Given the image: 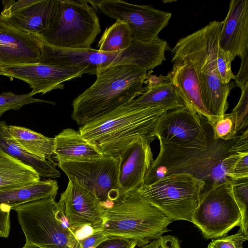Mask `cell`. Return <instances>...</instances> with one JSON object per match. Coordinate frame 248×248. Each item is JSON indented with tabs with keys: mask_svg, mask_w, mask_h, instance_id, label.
<instances>
[{
	"mask_svg": "<svg viewBox=\"0 0 248 248\" xmlns=\"http://www.w3.org/2000/svg\"><path fill=\"white\" fill-rule=\"evenodd\" d=\"M159 141V152L145 175L144 185L171 174L186 173L204 183L203 191L231 180L226 175L229 156L237 152L248 151V130L229 140H215L212 136L205 149Z\"/></svg>",
	"mask_w": 248,
	"mask_h": 248,
	"instance_id": "1",
	"label": "cell"
},
{
	"mask_svg": "<svg viewBox=\"0 0 248 248\" xmlns=\"http://www.w3.org/2000/svg\"><path fill=\"white\" fill-rule=\"evenodd\" d=\"M147 73L132 64L101 71L95 82L73 100L72 119L81 126L124 106L145 91Z\"/></svg>",
	"mask_w": 248,
	"mask_h": 248,
	"instance_id": "2",
	"label": "cell"
},
{
	"mask_svg": "<svg viewBox=\"0 0 248 248\" xmlns=\"http://www.w3.org/2000/svg\"><path fill=\"white\" fill-rule=\"evenodd\" d=\"M222 21H213L181 38L171 50V62L186 61L193 66L202 99L211 115H222L228 108V97L234 82L221 83L217 68L218 39Z\"/></svg>",
	"mask_w": 248,
	"mask_h": 248,
	"instance_id": "3",
	"label": "cell"
},
{
	"mask_svg": "<svg viewBox=\"0 0 248 248\" xmlns=\"http://www.w3.org/2000/svg\"><path fill=\"white\" fill-rule=\"evenodd\" d=\"M167 42L160 39L140 42L134 40L132 45L121 51L103 52L92 48H62L43 41L41 63L61 67L85 69L87 74L97 75L111 66L132 64L151 71L166 60Z\"/></svg>",
	"mask_w": 248,
	"mask_h": 248,
	"instance_id": "4",
	"label": "cell"
},
{
	"mask_svg": "<svg viewBox=\"0 0 248 248\" xmlns=\"http://www.w3.org/2000/svg\"><path fill=\"white\" fill-rule=\"evenodd\" d=\"M166 111L159 107L132 109L123 106L80 126L78 131L104 155L118 157L140 139L152 142L155 139L153 131L156 123Z\"/></svg>",
	"mask_w": 248,
	"mask_h": 248,
	"instance_id": "5",
	"label": "cell"
},
{
	"mask_svg": "<svg viewBox=\"0 0 248 248\" xmlns=\"http://www.w3.org/2000/svg\"><path fill=\"white\" fill-rule=\"evenodd\" d=\"M173 221L136 191L124 194L105 209L101 232L109 238L135 241L140 247L170 231Z\"/></svg>",
	"mask_w": 248,
	"mask_h": 248,
	"instance_id": "6",
	"label": "cell"
},
{
	"mask_svg": "<svg viewBox=\"0 0 248 248\" xmlns=\"http://www.w3.org/2000/svg\"><path fill=\"white\" fill-rule=\"evenodd\" d=\"M204 183L189 174L178 173L163 177L137 191L166 216L175 220L192 222Z\"/></svg>",
	"mask_w": 248,
	"mask_h": 248,
	"instance_id": "7",
	"label": "cell"
},
{
	"mask_svg": "<svg viewBox=\"0 0 248 248\" xmlns=\"http://www.w3.org/2000/svg\"><path fill=\"white\" fill-rule=\"evenodd\" d=\"M101 29L93 8L87 0H59L56 21L39 35L47 44L62 48H90Z\"/></svg>",
	"mask_w": 248,
	"mask_h": 248,
	"instance_id": "8",
	"label": "cell"
},
{
	"mask_svg": "<svg viewBox=\"0 0 248 248\" xmlns=\"http://www.w3.org/2000/svg\"><path fill=\"white\" fill-rule=\"evenodd\" d=\"M58 166L69 181L93 194L104 209L108 208L123 195L119 185V158L101 157L59 161Z\"/></svg>",
	"mask_w": 248,
	"mask_h": 248,
	"instance_id": "9",
	"label": "cell"
},
{
	"mask_svg": "<svg viewBox=\"0 0 248 248\" xmlns=\"http://www.w3.org/2000/svg\"><path fill=\"white\" fill-rule=\"evenodd\" d=\"M55 197L33 201L14 208L26 243L41 248H70L71 232L56 216Z\"/></svg>",
	"mask_w": 248,
	"mask_h": 248,
	"instance_id": "10",
	"label": "cell"
},
{
	"mask_svg": "<svg viewBox=\"0 0 248 248\" xmlns=\"http://www.w3.org/2000/svg\"><path fill=\"white\" fill-rule=\"evenodd\" d=\"M192 223L206 239L224 236L240 226L241 215L233 197L231 180L202 192L192 214Z\"/></svg>",
	"mask_w": 248,
	"mask_h": 248,
	"instance_id": "11",
	"label": "cell"
},
{
	"mask_svg": "<svg viewBox=\"0 0 248 248\" xmlns=\"http://www.w3.org/2000/svg\"><path fill=\"white\" fill-rule=\"evenodd\" d=\"M105 15L126 23L133 40L150 42L159 38V32L171 17L169 12L150 5H139L120 0H89Z\"/></svg>",
	"mask_w": 248,
	"mask_h": 248,
	"instance_id": "12",
	"label": "cell"
},
{
	"mask_svg": "<svg viewBox=\"0 0 248 248\" xmlns=\"http://www.w3.org/2000/svg\"><path fill=\"white\" fill-rule=\"evenodd\" d=\"M202 117L187 107L166 111L158 119L153 136L165 143L205 149L212 138V133L207 130Z\"/></svg>",
	"mask_w": 248,
	"mask_h": 248,
	"instance_id": "13",
	"label": "cell"
},
{
	"mask_svg": "<svg viewBox=\"0 0 248 248\" xmlns=\"http://www.w3.org/2000/svg\"><path fill=\"white\" fill-rule=\"evenodd\" d=\"M87 74L85 69L42 63L0 66V75L20 79L32 89L31 95L64 88L63 82Z\"/></svg>",
	"mask_w": 248,
	"mask_h": 248,
	"instance_id": "14",
	"label": "cell"
},
{
	"mask_svg": "<svg viewBox=\"0 0 248 248\" xmlns=\"http://www.w3.org/2000/svg\"><path fill=\"white\" fill-rule=\"evenodd\" d=\"M42 44L38 35L15 28L0 16V66L41 63Z\"/></svg>",
	"mask_w": 248,
	"mask_h": 248,
	"instance_id": "15",
	"label": "cell"
},
{
	"mask_svg": "<svg viewBox=\"0 0 248 248\" xmlns=\"http://www.w3.org/2000/svg\"><path fill=\"white\" fill-rule=\"evenodd\" d=\"M59 202L63 205L70 232L86 225L101 232L105 209L98 199L91 192L68 181Z\"/></svg>",
	"mask_w": 248,
	"mask_h": 248,
	"instance_id": "16",
	"label": "cell"
},
{
	"mask_svg": "<svg viewBox=\"0 0 248 248\" xmlns=\"http://www.w3.org/2000/svg\"><path fill=\"white\" fill-rule=\"evenodd\" d=\"M149 140L140 139L119 155V185L123 195L138 191L143 185L153 159Z\"/></svg>",
	"mask_w": 248,
	"mask_h": 248,
	"instance_id": "17",
	"label": "cell"
},
{
	"mask_svg": "<svg viewBox=\"0 0 248 248\" xmlns=\"http://www.w3.org/2000/svg\"><path fill=\"white\" fill-rule=\"evenodd\" d=\"M218 46L234 59L248 53V0H231L222 21Z\"/></svg>",
	"mask_w": 248,
	"mask_h": 248,
	"instance_id": "18",
	"label": "cell"
},
{
	"mask_svg": "<svg viewBox=\"0 0 248 248\" xmlns=\"http://www.w3.org/2000/svg\"><path fill=\"white\" fill-rule=\"evenodd\" d=\"M59 8V0H36L6 17L0 16L15 28L39 35L56 21Z\"/></svg>",
	"mask_w": 248,
	"mask_h": 248,
	"instance_id": "19",
	"label": "cell"
},
{
	"mask_svg": "<svg viewBox=\"0 0 248 248\" xmlns=\"http://www.w3.org/2000/svg\"><path fill=\"white\" fill-rule=\"evenodd\" d=\"M167 76L186 107L207 119L211 114L202 101L198 76L193 65L180 61L172 63Z\"/></svg>",
	"mask_w": 248,
	"mask_h": 248,
	"instance_id": "20",
	"label": "cell"
},
{
	"mask_svg": "<svg viewBox=\"0 0 248 248\" xmlns=\"http://www.w3.org/2000/svg\"><path fill=\"white\" fill-rule=\"evenodd\" d=\"M55 159L59 161L101 157L104 155L97 147L78 131L68 128L54 137Z\"/></svg>",
	"mask_w": 248,
	"mask_h": 248,
	"instance_id": "21",
	"label": "cell"
},
{
	"mask_svg": "<svg viewBox=\"0 0 248 248\" xmlns=\"http://www.w3.org/2000/svg\"><path fill=\"white\" fill-rule=\"evenodd\" d=\"M145 84V91L124 107L134 109L159 107L167 111L186 107L170 80Z\"/></svg>",
	"mask_w": 248,
	"mask_h": 248,
	"instance_id": "22",
	"label": "cell"
},
{
	"mask_svg": "<svg viewBox=\"0 0 248 248\" xmlns=\"http://www.w3.org/2000/svg\"><path fill=\"white\" fill-rule=\"evenodd\" d=\"M58 185L54 179L40 180L30 185L0 190V208H14L48 197H55Z\"/></svg>",
	"mask_w": 248,
	"mask_h": 248,
	"instance_id": "23",
	"label": "cell"
},
{
	"mask_svg": "<svg viewBox=\"0 0 248 248\" xmlns=\"http://www.w3.org/2000/svg\"><path fill=\"white\" fill-rule=\"evenodd\" d=\"M0 149L32 167L40 177L54 179L60 176L53 163L39 158L25 150L13 139L5 121H0Z\"/></svg>",
	"mask_w": 248,
	"mask_h": 248,
	"instance_id": "24",
	"label": "cell"
},
{
	"mask_svg": "<svg viewBox=\"0 0 248 248\" xmlns=\"http://www.w3.org/2000/svg\"><path fill=\"white\" fill-rule=\"evenodd\" d=\"M40 177L31 166L0 149V190L36 183Z\"/></svg>",
	"mask_w": 248,
	"mask_h": 248,
	"instance_id": "25",
	"label": "cell"
},
{
	"mask_svg": "<svg viewBox=\"0 0 248 248\" xmlns=\"http://www.w3.org/2000/svg\"><path fill=\"white\" fill-rule=\"evenodd\" d=\"M13 139L27 152L42 159L52 163L55 159L54 138H49L30 129L16 125H8Z\"/></svg>",
	"mask_w": 248,
	"mask_h": 248,
	"instance_id": "26",
	"label": "cell"
},
{
	"mask_svg": "<svg viewBox=\"0 0 248 248\" xmlns=\"http://www.w3.org/2000/svg\"><path fill=\"white\" fill-rule=\"evenodd\" d=\"M133 41L128 25L116 21L106 29L97 46L98 50L103 52L121 51L127 49Z\"/></svg>",
	"mask_w": 248,
	"mask_h": 248,
	"instance_id": "27",
	"label": "cell"
},
{
	"mask_svg": "<svg viewBox=\"0 0 248 248\" xmlns=\"http://www.w3.org/2000/svg\"><path fill=\"white\" fill-rule=\"evenodd\" d=\"M206 120L212 128L214 140H229L236 137L235 118L232 112L222 115H210Z\"/></svg>",
	"mask_w": 248,
	"mask_h": 248,
	"instance_id": "28",
	"label": "cell"
},
{
	"mask_svg": "<svg viewBox=\"0 0 248 248\" xmlns=\"http://www.w3.org/2000/svg\"><path fill=\"white\" fill-rule=\"evenodd\" d=\"M232 193L241 215L239 231L248 235V177L231 179Z\"/></svg>",
	"mask_w": 248,
	"mask_h": 248,
	"instance_id": "29",
	"label": "cell"
},
{
	"mask_svg": "<svg viewBox=\"0 0 248 248\" xmlns=\"http://www.w3.org/2000/svg\"><path fill=\"white\" fill-rule=\"evenodd\" d=\"M32 96L30 93L23 94H16L11 92L2 93L0 94V118L6 111L19 110L26 105L35 103L55 104L54 102L34 98Z\"/></svg>",
	"mask_w": 248,
	"mask_h": 248,
	"instance_id": "30",
	"label": "cell"
},
{
	"mask_svg": "<svg viewBox=\"0 0 248 248\" xmlns=\"http://www.w3.org/2000/svg\"><path fill=\"white\" fill-rule=\"evenodd\" d=\"M226 175L231 179L248 177V151L237 152L230 155Z\"/></svg>",
	"mask_w": 248,
	"mask_h": 248,
	"instance_id": "31",
	"label": "cell"
},
{
	"mask_svg": "<svg viewBox=\"0 0 248 248\" xmlns=\"http://www.w3.org/2000/svg\"><path fill=\"white\" fill-rule=\"evenodd\" d=\"M241 90L239 101L231 112L235 118L236 136L248 130V85Z\"/></svg>",
	"mask_w": 248,
	"mask_h": 248,
	"instance_id": "32",
	"label": "cell"
},
{
	"mask_svg": "<svg viewBox=\"0 0 248 248\" xmlns=\"http://www.w3.org/2000/svg\"><path fill=\"white\" fill-rule=\"evenodd\" d=\"M234 59L230 54L221 49L218 46L217 53V68L221 83H229L234 79L235 75L232 72L231 63Z\"/></svg>",
	"mask_w": 248,
	"mask_h": 248,
	"instance_id": "33",
	"label": "cell"
},
{
	"mask_svg": "<svg viewBox=\"0 0 248 248\" xmlns=\"http://www.w3.org/2000/svg\"><path fill=\"white\" fill-rule=\"evenodd\" d=\"M248 240V235L239 231L237 233L213 239L207 248H244L243 243Z\"/></svg>",
	"mask_w": 248,
	"mask_h": 248,
	"instance_id": "34",
	"label": "cell"
},
{
	"mask_svg": "<svg viewBox=\"0 0 248 248\" xmlns=\"http://www.w3.org/2000/svg\"><path fill=\"white\" fill-rule=\"evenodd\" d=\"M139 248H181L178 239L171 235H162Z\"/></svg>",
	"mask_w": 248,
	"mask_h": 248,
	"instance_id": "35",
	"label": "cell"
},
{
	"mask_svg": "<svg viewBox=\"0 0 248 248\" xmlns=\"http://www.w3.org/2000/svg\"><path fill=\"white\" fill-rule=\"evenodd\" d=\"M36 0H3L2 4L3 10L0 13L2 17H6L8 16L19 11L36 2Z\"/></svg>",
	"mask_w": 248,
	"mask_h": 248,
	"instance_id": "36",
	"label": "cell"
},
{
	"mask_svg": "<svg viewBox=\"0 0 248 248\" xmlns=\"http://www.w3.org/2000/svg\"><path fill=\"white\" fill-rule=\"evenodd\" d=\"M109 238L98 232L82 240L76 241L73 248H96Z\"/></svg>",
	"mask_w": 248,
	"mask_h": 248,
	"instance_id": "37",
	"label": "cell"
},
{
	"mask_svg": "<svg viewBox=\"0 0 248 248\" xmlns=\"http://www.w3.org/2000/svg\"><path fill=\"white\" fill-rule=\"evenodd\" d=\"M241 62L238 73L235 75V85L240 89L248 85V53L241 58Z\"/></svg>",
	"mask_w": 248,
	"mask_h": 248,
	"instance_id": "38",
	"label": "cell"
},
{
	"mask_svg": "<svg viewBox=\"0 0 248 248\" xmlns=\"http://www.w3.org/2000/svg\"><path fill=\"white\" fill-rule=\"evenodd\" d=\"M135 241L123 238H108L102 242L96 248H136Z\"/></svg>",
	"mask_w": 248,
	"mask_h": 248,
	"instance_id": "39",
	"label": "cell"
},
{
	"mask_svg": "<svg viewBox=\"0 0 248 248\" xmlns=\"http://www.w3.org/2000/svg\"><path fill=\"white\" fill-rule=\"evenodd\" d=\"M9 208H0V237L7 238L10 229Z\"/></svg>",
	"mask_w": 248,
	"mask_h": 248,
	"instance_id": "40",
	"label": "cell"
},
{
	"mask_svg": "<svg viewBox=\"0 0 248 248\" xmlns=\"http://www.w3.org/2000/svg\"><path fill=\"white\" fill-rule=\"evenodd\" d=\"M100 231L95 230L92 226L86 225L72 231L70 232L75 243L76 241L84 239Z\"/></svg>",
	"mask_w": 248,
	"mask_h": 248,
	"instance_id": "41",
	"label": "cell"
},
{
	"mask_svg": "<svg viewBox=\"0 0 248 248\" xmlns=\"http://www.w3.org/2000/svg\"><path fill=\"white\" fill-rule=\"evenodd\" d=\"M22 248H41L38 247L33 244L26 243L25 245Z\"/></svg>",
	"mask_w": 248,
	"mask_h": 248,
	"instance_id": "42",
	"label": "cell"
}]
</instances>
